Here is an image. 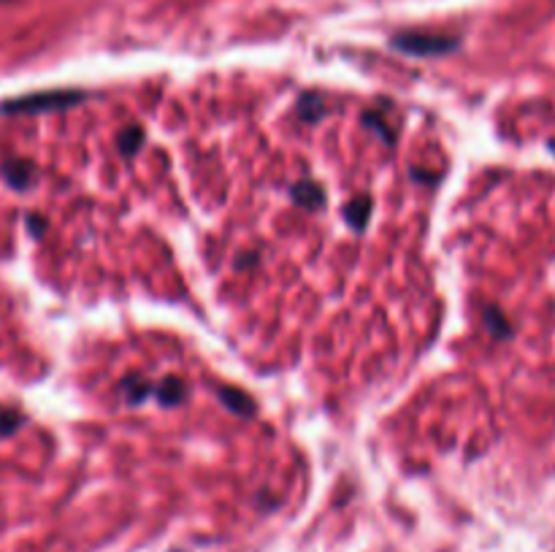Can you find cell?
<instances>
[{
    "label": "cell",
    "mask_w": 555,
    "mask_h": 552,
    "mask_svg": "<svg viewBox=\"0 0 555 552\" xmlns=\"http://www.w3.org/2000/svg\"><path fill=\"white\" fill-rule=\"evenodd\" d=\"M82 98H84L82 92H76V90L33 92V95H22V98L3 101L0 111H3V114H38V111L68 109V106H74V103H79Z\"/></svg>",
    "instance_id": "1"
},
{
    "label": "cell",
    "mask_w": 555,
    "mask_h": 552,
    "mask_svg": "<svg viewBox=\"0 0 555 552\" xmlns=\"http://www.w3.org/2000/svg\"><path fill=\"white\" fill-rule=\"evenodd\" d=\"M390 44L396 46L398 52H407V55L439 57L455 52L461 41L455 36H442V33H396Z\"/></svg>",
    "instance_id": "2"
},
{
    "label": "cell",
    "mask_w": 555,
    "mask_h": 552,
    "mask_svg": "<svg viewBox=\"0 0 555 552\" xmlns=\"http://www.w3.org/2000/svg\"><path fill=\"white\" fill-rule=\"evenodd\" d=\"M3 174H6V182H9L14 190H25V187H30L33 179H36V168H33V163H28V160H9L6 168H3Z\"/></svg>",
    "instance_id": "3"
},
{
    "label": "cell",
    "mask_w": 555,
    "mask_h": 552,
    "mask_svg": "<svg viewBox=\"0 0 555 552\" xmlns=\"http://www.w3.org/2000/svg\"><path fill=\"white\" fill-rule=\"evenodd\" d=\"M155 398H158L163 406H176L182 404L187 398V387L179 377H166L163 382L155 385Z\"/></svg>",
    "instance_id": "4"
},
{
    "label": "cell",
    "mask_w": 555,
    "mask_h": 552,
    "mask_svg": "<svg viewBox=\"0 0 555 552\" xmlns=\"http://www.w3.org/2000/svg\"><path fill=\"white\" fill-rule=\"evenodd\" d=\"M122 393H125V401H128L130 406H136L141 404L144 398H149L155 393V385H152L149 379L141 377V374H130V377L122 379Z\"/></svg>",
    "instance_id": "5"
},
{
    "label": "cell",
    "mask_w": 555,
    "mask_h": 552,
    "mask_svg": "<svg viewBox=\"0 0 555 552\" xmlns=\"http://www.w3.org/2000/svg\"><path fill=\"white\" fill-rule=\"evenodd\" d=\"M293 201L298 203V206H304V209H320L325 203V193L323 187L317 182H298L296 187H293Z\"/></svg>",
    "instance_id": "6"
},
{
    "label": "cell",
    "mask_w": 555,
    "mask_h": 552,
    "mask_svg": "<svg viewBox=\"0 0 555 552\" xmlns=\"http://www.w3.org/2000/svg\"><path fill=\"white\" fill-rule=\"evenodd\" d=\"M371 209H374V201H371L369 195H358V198H352L347 203V209H344V217L350 222L355 230H363L369 225V217H371Z\"/></svg>",
    "instance_id": "7"
},
{
    "label": "cell",
    "mask_w": 555,
    "mask_h": 552,
    "mask_svg": "<svg viewBox=\"0 0 555 552\" xmlns=\"http://www.w3.org/2000/svg\"><path fill=\"white\" fill-rule=\"evenodd\" d=\"M220 398L222 404L228 406L231 412L241 414V417H252L255 414V401L244 390H239V387H222Z\"/></svg>",
    "instance_id": "8"
},
{
    "label": "cell",
    "mask_w": 555,
    "mask_h": 552,
    "mask_svg": "<svg viewBox=\"0 0 555 552\" xmlns=\"http://www.w3.org/2000/svg\"><path fill=\"white\" fill-rule=\"evenodd\" d=\"M325 101L320 98V95H315V92H306L304 98L298 101V117H301V122H317L320 117H325Z\"/></svg>",
    "instance_id": "9"
},
{
    "label": "cell",
    "mask_w": 555,
    "mask_h": 552,
    "mask_svg": "<svg viewBox=\"0 0 555 552\" xmlns=\"http://www.w3.org/2000/svg\"><path fill=\"white\" fill-rule=\"evenodd\" d=\"M485 325L491 328V333L496 336V339H507V336H512V328H509L507 317H504L496 306H488V309H485Z\"/></svg>",
    "instance_id": "10"
},
{
    "label": "cell",
    "mask_w": 555,
    "mask_h": 552,
    "mask_svg": "<svg viewBox=\"0 0 555 552\" xmlns=\"http://www.w3.org/2000/svg\"><path fill=\"white\" fill-rule=\"evenodd\" d=\"M141 141H144V133H141V128L122 130V133H120V152H122V155L133 157L136 152H139Z\"/></svg>",
    "instance_id": "11"
},
{
    "label": "cell",
    "mask_w": 555,
    "mask_h": 552,
    "mask_svg": "<svg viewBox=\"0 0 555 552\" xmlns=\"http://www.w3.org/2000/svg\"><path fill=\"white\" fill-rule=\"evenodd\" d=\"M363 125H369V128L377 130V133H380V136L385 138L388 144H393V141H396V133L390 130L388 122L382 120L380 114H374V111H366V114H363Z\"/></svg>",
    "instance_id": "12"
},
{
    "label": "cell",
    "mask_w": 555,
    "mask_h": 552,
    "mask_svg": "<svg viewBox=\"0 0 555 552\" xmlns=\"http://www.w3.org/2000/svg\"><path fill=\"white\" fill-rule=\"evenodd\" d=\"M22 414H17V412H11V409H3L0 412V436H9V433H14L22 425Z\"/></svg>",
    "instance_id": "13"
},
{
    "label": "cell",
    "mask_w": 555,
    "mask_h": 552,
    "mask_svg": "<svg viewBox=\"0 0 555 552\" xmlns=\"http://www.w3.org/2000/svg\"><path fill=\"white\" fill-rule=\"evenodd\" d=\"M28 225H30V230L36 233V236H41V230H44V220H36V217H30Z\"/></svg>",
    "instance_id": "14"
},
{
    "label": "cell",
    "mask_w": 555,
    "mask_h": 552,
    "mask_svg": "<svg viewBox=\"0 0 555 552\" xmlns=\"http://www.w3.org/2000/svg\"><path fill=\"white\" fill-rule=\"evenodd\" d=\"M3 3H9V0H0V6H3Z\"/></svg>",
    "instance_id": "15"
}]
</instances>
